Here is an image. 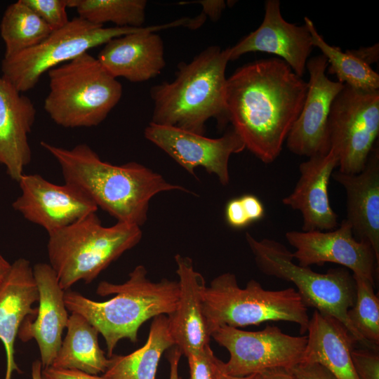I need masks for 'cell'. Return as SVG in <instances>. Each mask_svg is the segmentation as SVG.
Wrapping results in <instances>:
<instances>
[{
    "mask_svg": "<svg viewBox=\"0 0 379 379\" xmlns=\"http://www.w3.org/2000/svg\"><path fill=\"white\" fill-rule=\"evenodd\" d=\"M307 91V82L279 58L245 64L227 79L229 123L263 163L279 156Z\"/></svg>",
    "mask_w": 379,
    "mask_h": 379,
    "instance_id": "cell-1",
    "label": "cell"
},
{
    "mask_svg": "<svg viewBox=\"0 0 379 379\" xmlns=\"http://www.w3.org/2000/svg\"><path fill=\"white\" fill-rule=\"evenodd\" d=\"M40 144L59 164L65 182L83 192L117 222L140 227L147 220L153 197L172 190L190 192L137 162L113 165L102 161L85 143L71 149L45 141Z\"/></svg>",
    "mask_w": 379,
    "mask_h": 379,
    "instance_id": "cell-2",
    "label": "cell"
},
{
    "mask_svg": "<svg viewBox=\"0 0 379 379\" xmlns=\"http://www.w3.org/2000/svg\"><path fill=\"white\" fill-rule=\"evenodd\" d=\"M96 293L115 295L104 302L92 300L79 292L65 291V303L68 311L83 316L105 340L107 356L111 357L118 342L138 340L143 323L161 314H171L179 297L178 281L163 279L153 282L147 277L145 266L138 265L123 284L101 281Z\"/></svg>",
    "mask_w": 379,
    "mask_h": 379,
    "instance_id": "cell-3",
    "label": "cell"
},
{
    "mask_svg": "<svg viewBox=\"0 0 379 379\" xmlns=\"http://www.w3.org/2000/svg\"><path fill=\"white\" fill-rule=\"evenodd\" d=\"M230 57V47L211 46L190 62L178 64L172 81L150 89V122L204 135L206 123L213 118L224 128L229 123L225 71Z\"/></svg>",
    "mask_w": 379,
    "mask_h": 379,
    "instance_id": "cell-4",
    "label": "cell"
},
{
    "mask_svg": "<svg viewBox=\"0 0 379 379\" xmlns=\"http://www.w3.org/2000/svg\"><path fill=\"white\" fill-rule=\"evenodd\" d=\"M49 265L60 286L69 290L79 281L89 284L112 262L141 240L140 227L117 222L105 227L96 213L48 234Z\"/></svg>",
    "mask_w": 379,
    "mask_h": 379,
    "instance_id": "cell-5",
    "label": "cell"
},
{
    "mask_svg": "<svg viewBox=\"0 0 379 379\" xmlns=\"http://www.w3.org/2000/svg\"><path fill=\"white\" fill-rule=\"evenodd\" d=\"M202 307L210 337L222 326L239 328L277 321L298 324L304 335L310 321L307 307L294 288L266 290L255 279L241 288L230 272L218 275L204 286Z\"/></svg>",
    "mask_w": 379,
    "mask_h": 379,
    "instance_id": "cell-6",
    "label": "cell"
},
{
    "mask_svg": "<svg viewBox=\"0 0 379 379\" xmlns=\"http://www.w3.org/2000/svg\"><path fill=\"white\" fill-rule=\"evenodd\" d=\"M48 75L44 107L64 128L97 126L122 96L121 83L88 52L50 69Z\"/></svg>",
    "mask_w": 379,
    "mask_h": 379,
    "instance_id": "cell-7",
    "label": "cell"
},
{
    "mask_svg": "<svg viewBox=\"0 0 379 379\" xmlns=\"http://www.w3.org/2000/svg\"><path fill=\"white\" fill-rule=\"evenodd\" d=\"M246 241L255 262L264 274L293 283L302 302L308 307L335 317L342 322L358 343L365 347L378 350L366 342L352 326L347 312L356 297L353 275L345 267L330 269L321 274L310 267L293 262L291 253L283 244L271 239L258 240L249 232Z\"/></svg>",
    "mask_w": 379,
    "mask_h": 379,
    "instance_id": "cell-8",
    "label": "cell"
},
{
    "mask_svg": "<svg viewBox=\"0 0 379 379\" xmlns=\"http://www.w3.org/2000/svg\"><path fill=\"white\" fill-rule=\"evenodd\" d=\"M133 27H104L76 17L53 31L37 45L1 62L2 77L19 92L34 88L45 72L105 45L114 38L136 32Z\"/></svg>",
    "mask_w": 379,
    "mask_h": 379,
    "instance_id": "cell-9",
    "label": "cell"
},
{
    "mask_svg": "<svg viewBox=\"0 0 379 379\" xmlns=\"http://www.w3.org/2000/svg\"><path fill=\"white\" fill-rule=\"evenodd\" d=\"M330 149L339 171L357 174L366 166L379 133V90L362 91L344 84L329 114Z\"/></svg>",
    "mask_w": 379,
    "mask_h": 379,
    "instance_id": "cell-10",
    "label": "cell"
},
{
    "mask_svg": "<svg viewBox=\"0 0 379 379\" xmlns=\"http://www.w3.org/2000/svg\"><path fill=\"white\" fill-rule=\"evenodd\" d=\"M211 337L230 353L229 360L222 364V372L235 377L273 368L290 369L302 361L307 341V335H290L275 326L258 331L222 326Z\"/></svg>",
    "mask_w": 379,
    "mask_h": 379,
    "instance_id": "cell-11",
    "label": "cell"
},
{
    "mask_svg": "<svg viewBox=\"0 0 379 379\" xmlns=\"http://www.w3.org/2000/svg\"><path fill=\"white\" fill-rule=\"evenodd\" d=\"M204 15L182 18L173 22L148 27L114 38L98 55L102 67L114 78L131 82L147 81L157 77L166 65L164 46L157 31L180 26L197 29L205 21Z\"/></svg>",
    "mask_w": 379,
    "mask_h": 379,
    "instance_id": "cell-12",
    "label": "cell"
},
{
    "mask_svg": "<svg viewBox=\"0 0 379 379\" xmlns=\"http://www.w3.org/2000/svg\"><path fill=\"white\" fill-rule=\"evenodd\" d=\"M147 140L164 151L189 173L203 167L222 185L230 182L229 160L242 152L245 145L232 128L222 137L209 138L179 128L150 122L145 128Z\"/></svg>",
    "mask_w": 379,
    "mask_h": 379,
    "instance_id": "cell-13",
    "label": "cell"
},
{
    "mask_svg": "<svg viewBox=\"0 0 379 379\" xmlns=\"http://www.w3.org/2000/svg\"><path fill=\"white\" fill-rule=\"evenodd\" d=\"M285 237L295 249L293 256L299 265L339 264L375 286L379 263L373 249L368 241L354 237L352 226L346 219L337 228L328 232L293 230L287 232Z\"/></svg>",
    "mask_w": 379,
    "mask_h": 379,
    "instance_id": "cell-14",
    "label": "cell"
},
{
    "mask_svg": "<svg viewBox=\"0 0 379 379\" xmlns=\"http://www.w3.org/2000/svg\"><path fill=\"white\" fill-rule=\"evenodd\" d=\"M18 182L21 194L12 207L48 234L96 213L98 208L83 192L65 182L57 185L38 174L25 173Z\"/></svg>",
    "mask_w": 379,
    "mask_h": 379,
    "instance_id": "cell-15",
    "label": "cell"
},
{
    "mask_svg": "<svg viewBox=\"0 0 379 379\" xmlns=\"http://www.w3.org/2000/svg\"><path fill=\"white\" fill-rule=\"evenodd\" d=\"M326 58L319 55L306 63L310 79L302 109L286 140L288 149L298 156L311 157L330 149L328 122L332 104L344 84L326 74Z\"/></svg>",
    "mask_w": 379,
    "mask_h": 379,
    "instance_id": "cell-16",
    "label": "cell"
},
{
    "mask_svg": "<svg viewBox=\"0 0 379 379\" xmlns=\"http://www.w3.org/2000/svg\"><path fill=\"white\" fill-rule=\"evenodd\" d=\"M313 48L307 27L285 20L281 13L279 1L267 0L265 3L262 23L258 29L230 47V60H237L250 52L274 54L287 63L295 74L302 77Z\"/></svg>",
    "mask_w": 379,
    "mask_h": 379,
    "instance_id": "cell-17",
    "label": "cell"
},
{
    "mask_svg": "<svg viewBox=\"0 0 379 379\" xmlns=\"http://www.w3.org/2000/svg\"><path fill=\"white\" fill-rule=\"evenodd\" d=\"M33 273L39 291V307L34 321L29 317L23 321L18 337L24 343L32 339L36 341L44 368L51 366L61 346L69 315L64 300L65 291L51 265L36 263Z\"/></svg>",
    "mask_w": 379,
    "mask_h": 379,
    "instance_id": "cell-18",
    "label": "cell"
},
{
    "mask_svg": "<svg viewBox=\"0 0 379 379\" xmlns=\"http://www.w3.org/2000/svg\"><path fill=\"white\" fill-rule=\"evenodd\" d=\"M337 166L338 158L331 149L300 164V178L282 203L300 212L302 231L332 230L338 227V215L331 206L328 192L330 178Z\"/></svg>",
    "mask_w": 379,
    "mask_h": 379,
    "instance_id": "cell-19",
    "label": "cell"
},
{
    "mask_svg": "<svg viewBox=\"0 0 379 379\" xmlns=\"http://www.w3.org/2000/svg\"><path fill=\"white\" fill-rule=\"evenodd\" d=\"M36 114L32 101L0 76V164L17 182L32 160L28 137Z\"/></svg>",
    "mask_w": 379,
    "mask_h": 379,
    "instance_id": "cell-20",
    "label": "cell"
},
{
    "mask_svg": "<svg viewBox=\"0 0 379 379\" xmlns=\"http://www.w3.org/2000/svg\"><path fill=\"white\" fill-rule=\"evenodd\" d=\"M178 277L179 297L175 310L168 315L175 346L186 357L200 352L209 344L202 307V291L206 283L194 269L189 257L175 256Z\"/></svg>",
    "mask_w": 379,
    "mask_h": 379,
    "instance_id": "cell-21",
    "label": "cell"
},
{
    "mask_svg": "<svg viewBox=\"0 0 379 379\" xmlns=\"http://www.w3.org/2000/svg\"><path fill=\"white\" fill-rule=\"evenodd\" d=\"M39 300L33 267L25 258H18L0 285V340L6 355L4 379H12L14 372L22 373L15 360V343L21 324L27 317H35L33 304Z\"/></svg>",
    "mask_w": 379,
    "mask_h": 379,
    "instance_id": "cell-22",
    "label": "cell"
},
{
    "mask_svg": "<svg viewBox=\"0 0 379 379\" xmlns=\"http://www.w3.org/2000/svg\"><path fill=\"white\" fill-rule=\"evenodd\" d=\"M331 177L345 190L347 218L354 237L368 241L379 263V149L374 146L364 170L347 174L339 171Z\"/></svg>",
    "mask_w": 379,
    "mask_h": 379,
    "instance_id": "cell-23",
    "label": "cell"
},
{
    "mask_svg": "<svg viewBox=\"0 0 379 379\" xmlns=\"http://www.w3.org/2000/svg\"><path fill=\"white\" fill-rule=\"evenodd\" d=\"M307 332L302 362L319 363L336 379H359L351 358L358 341L342 322L314 310Z\"/></svg>",
    "mask_w": 379,
    "mask_h": 379,
    "instance_id": "cell-24",
    "label": "cell"
},
{
    "mask_svg": "<svg viewBox=\"0 0 379 379\" xmlns=\"http://www.w3.org/2000/svg\"><path fill=\"white\" fill-rule=\"evenodd\" d=\"M67 334L51 364L55 368L104 373L109 364L98 343V331L83 316L71 313Z\"/></svg>",
    "mask_w": 379,
    "mask_h": 379,
    "instance_id": "cell-25",
    "label": "cell"
},
{
    "mask_svg": "<svg viewBox=\"0 0 379 379\" xmlns=\"http://www.w3.org/2000/svg\"><path fill=\"white\" fill-rule=\"evenodd\" d=\"M175 346L168 317H154L145 344L127 355H112L105 379H155L162 354Z\"/></svg>",
    "mask_w": 379,
    "mask_h": 379,
    "instance_id": "cell-26",
    "label": "cell"
},
{
    "mask_svg": "<svg viewBox=\"0 0 379 379\" xmlns=\"http://www.w3.org/2000/svg\"><path fill=\"white\" fill-rule=\"evenodd\" d=\"M312 36L313 46L318 48L328 62V72L335 74L338 81L350 87L367 91L379 90V74L371 66L339 47L331 46L317 32L314 22L304 18Z\"/></svg>",
    "mask_w": 379,
    "mask_h": 379,
    "instance_id": "cell-27",
    "label": "cell"
},
{
    "mask_svg": "<svg viewBox=\"0 0 379 379\" xmlns=\"http://www.w3.org/2000/svg\"><path fill=\"white\" fill-rule=\"evenodd\" d=\"M52 32L22 0L10 4L0 23V34L5 44L4 58L13 56L37 45Z\"/></svg>",
    "mask_w": 379,
    "mask_h": 379,
    "instance_id": "cell-28",
    "label": "cell"
},
{
    "mask_svg": "<svg viewBox=\"0 0 379 379\" xmlns=\"http://www.w3.org/2000/svg\"><path fill=\"white\" fill-rule=\"evenodd\" d=\"M78 17L96 25L112 22L118 27H142L145 21V0H67Z\"/></svg>",
    "mask_w": 379,
    "mask_h": 379,
    "instance_id": "cell-29",
    "label": "cell"
},
{
    "mask_svg": "<svg viewBox=\"0 0 379 379\" xmlns=\"http://www.w3.org/2000/svg\"><path fill=\"white\" fill-rule=\"evenodd\" d=\"M356 285L353 306L347 312L348 319L358 333L368 343L379 345V298L375 286L368 279L352 274Z\"/></svg>",
    "mask_w": 379,
    "mask_h": 379,
    "instance_id": "cell-30",
    "label": "cell"
},
{
    "mask_svg": "<svg viewBox=\"0 0 379 379\" xmlns=\"http://www.w3.org/2000/svg\"><path fill=\"white\" fill-rule=\"evenodd\" d=\"M53 31L65 27L69 20L67 0H22Z\"/></svg>",
    "mask_w": 379,
    "mask_h": 379,
    "instance_id": "cell-31",
    "label": "cell"
},
{
    "mask_svg": "<svg viewBox=\"0 0 379 379\" xmlns=\"http://www.w3.org/2000/svg\"><path fill=\"white\" fill-rule=\"evenodd\" d=\"M190 379H218L223 361L218 359L209 344L200 352L187 356Z\"/></svg>",
    "mask_w": 379,
    "mask_h": 379,
    "instance_id": "cell-32",
    "label": "cell"
},
{
    "mask_svg": "<svg viewBox=\"0 0 379 379\" xmlns=\"http://www.w3.org/2000/svg\"><path fill=\"white\" fill-rule=\"evenodd\" d=\"M351 358L359 379H379L378 350L354 348Z\"/></svg>",
    "mask_w": 379,
    "mask_h": 379,
    "instance_id": "cell-33",
    "label": "cell"
},
{
    "mask_svg": "<svg viewBox=\"0 0 379 379\" xmlns=\"http://www.w3.org/2000/svg\"><path fill=\"white\" fill-rule=\"evenodd\" d=\"M288 370L295 379H336L326 368L316 362H301Z\"/></svg>",
    "mask_w": 379,
    "mask_h": 379,
    "instance_id": "cell-34",
    "label": "cell"
},
{
    "mask_svg": "<svg viewBox=\"0 0 379 379\" xmlns=\"http://www.w3.org/2000/svg\"><path fill=\"white\" fill-rule=\"evenodd\" d=\"M225 219L230 226L237 229L245 227L251 223L239 198L228 201L225 207Z\"/></svg>",
    "mask_w": 379,
    "mask_h": 379,
    "instance_id": "cell-35",
    "label": "cell"
},
{
    "mask_svg": "<svg viewBox=\"0 0 379 379\" xmlns=\"http://www.w3.org/2000/svg\"><path fill=\"white\" fill-rule=\"evenodd\" d=\"M41 375L42 379H105L102 376L79 370L55 368L51 366L44 368Z\"/></svg>",
    "mask_w": 379,
    "mask_h": 379,
    "instance_id": "cell-36",
    "label": "cell"
},
{
    "mask_svg": "<svg viewBox=\"0 0 379 379\" xmlns=\"http://www.w3.org/2000/svg\"><path fill=\"white\" fill-rule=\"evenodd\" d=\"M239 199L251 222L263 218L265 208L258 198L253 194H248L243 195Z\"/></svg>",
    "mask_w": 379,
    "mask_h": 379,
    "instance_id": "cell-37",
    "label": "cell"
},
{
    "mask_svg": "<svg viewBox=\"0 0 379 379\" xmlns=\"http://www.w3.org/2000/svg\"><path fill=\"white\" fill-rule=\"evenodd\" d=\"M198 4L203 8V13L208 15L212 21H218L222 11L225 9L227 3L223 0H199L190 2H180V4Z\"/></svg>",
    "mask_w": 379,
    "mask_h": 379,
    "instance_id": "cell-38",
    "label": "cell"
},
{
    "mask_svg": "<svg viewBox=\"0 0 379 379\" xmlns=\"http://www.w3.org/2000/svg\"><path fill=\"white\" fill-rule=\"evenodd\" d=\"M350 51L353 55L369 66L378 62L379 58L378 44H375L370 47H361L358 49H352Z\"/></svg>",
    "mask_w": 379,
    "mask_h": 379,
    "instance_id": "cell-39",
    "label": "cell"
},
{
    "mask_svg": "<svg viewBox=\"0 0 379 379\" xmlns=\"http://www.w3.org/2000/svg\"><path fill=\"white\" fill-rule=\"evenodd\" d=\"M253 379H295L288 369L273 368L252 375Z\"/></svg>",
    "mask_w": 379,
    "mask_h": 379,
    "instance_id": "cell-40",
    "label": "cell"
},
{
    "mask_svg": "<svg viewBox=\"0 0 379 379\" xmlns=\"http://www.w3.org/2000/svg\"><path fill=\"white\" fill-rule=\"evenodd\" d=\"M182 352L176 346L172 347L168 354V361L170 364L169 379H180L179 375V361L182 356Z\"/></svg>",
    "mask_w": 379,
    "mask_h": 379,
    "instance_id": "cell-41",
    "label": "cell"
},
{
    "mask_svg": "<svg viewBox=\"0 0 379 379\" xmlns=\"http://www.w3.org/2000/svg\"><path fill=\"white\" fill-rule=\"evenodd\" d=\"M11 267V264L0 253V285L7 277Z\"/></svg>",
    "mask_w": 379,
    "mask_h": 379,
    "instance_id": "cell-42",
    "label": "cell"
},
{
    "mask_svg": "<svg viewBox=\"0 0 379 379\" xmlns=\"http://www.w3.org/2000/svg\"><path fill=\"white\" fill-rule=\"evenodd\" d=\"M43 369L42 364L41 360H35L31 368V375L32 379H42L41 371Z\"/></svg>",
    "mask_w": 379,
    "mask_h": 379,
    "instance_id": "cell-43",
    "label": "cell"
},
{
    "mask_svg": "<svg viewBox=\"0 0 379 379\" xmlns=\"http://www.w3.org/2000/svg\"><path fill=\"white\" fill-rule=\"evenodd\" d=\"M218 379H243V377L232 376V375L224 373L222 371L219 375Z\"/></svg>",
    "mask_w": 379,
    "mask_h": 379,
    "instance_id": "cell-44",
    "label": "cell"
},
{
    "mask_svg": "<svg viewBox=\"0 0 379 379\" xmlns=\"http://www.w3.org/2000/svg\"><path fill=\"white\" fill-rule=\"evenodd\" d=\"M243 379H253V378L252 375H250L246 377H243Z\"/></svg>",
    "mask_w": 379,
    "mask_h": 379,
    "instance_id": "cell-45",
    "label": "cell"
}]
</instances>
